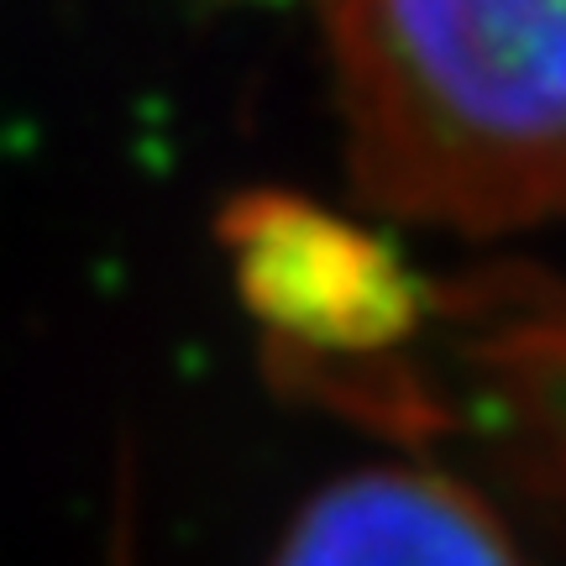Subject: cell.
Returning <instances> with one entry per match:
<instances>
[{
  "instance_id": "obj_1",
  "label": "cell",
  "mask_w": 566,
  "mask_h": 566,
  "mask_svg": "<svg viewBox=\"0 0 566 566\" xmlns=\"http://www.w3.org/2000/svg\"><path fill=\"white\" fill-rule=\"evenodd\" d=\"M367 205L467 237L566 216V0H321Z\"/></svg>"
},
{
  "instance_id": "obj_2",
  "label": "cell",
  "mask_w": 566,
  "mask_h": 566,
  "mask_svg": "<svg viewBox=\"0 0 566 566\" xmlns=\"http://www.w3.org/2000/svg\"><path fill=\"white\" fill-rule=\"evenodd\" d=\"M216 237L237 300L268 331L273 357L378 363L424 321V283L399 247L331 205L247 189L226 200Z\"/></svg>"
},
{
  "instance_id": "obj_3",
  "label": "cell",
  "mask_w": 566,
  "mask_h": 566,
  "mask_svg": "<svg viewBox=\"0 0 566 566\" xmlns=\"http://www.w3.org/2000/svg\"><path fill=\"white\" fill-rule=\"evenodd\" d=\"M273 566H520L467 488L415 467L336 478L294 514Z\"/></svg>"
}]
</instances>
